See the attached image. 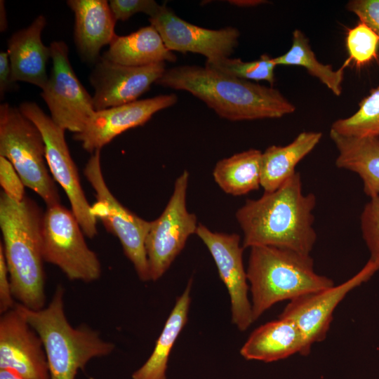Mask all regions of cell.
<instances>
[{
  "label": "cell",
  "instance_id": "9c48e42d",
  "mask_svg": "<svg viewBox=\"0 0 379 379\" xmlns=\"http://www.w3.org/2000/svg\"><path fill=\"white\" fill-rule=\"evenodd\" d=\"M18 108L40 131L45 143L49 171L55 181L59 183L67 194L71 211L84 234L90 239L93 238L98 233L97 218L81 185L77 166L65 140V130L56 124L34 102H23Z\"/></svg>",
  "mask_w": 379,
  "mask_h": 379
},
{
  "label": "cell",
  "instance_id": "74e56055",
  "mask_svg": "<svg viewBox=\"0 0 379 379\" xmlns=\"http://www.w3.org/2000/svg\"><path fill=\"white\" fill-rule=\"evenodd\" d=\"M0 379H29V378H24L10 370L0 369Z\"/></svg>",
  "mask_w": 379,
  "mask_h": 379
},
{
  "label": "cell",
  "instance_id": "277c9868",
  "mask_svg": "<svg viewBox=\"0 0 379 379\" xmlns=\"http://www.w3.org/2000/svg\"><path fill=\"white\" fill-rule=\"evenodd\" d=\"M64 288L58 285L47 307L39 310L20 303L15 307L40 336L46 352L51 379H75L93 358L105 357L114 345L88 326L73 327L64 309Z\"/></svg>",
  "mask_w": 379,
  "mask_h": 379
},
{
  "label": "cell",
  "instance_id": "52a82bcc",
  "mask_svg": "<svg viewBox=\"0 0 379 379\" xmlns=\"http://www.w3.org/2000/svg\"><path fill=\"white\" fill-rule=\"evenodd\" d=\"M44 260L59 267L72 281L92 282L101 275L97 255L86 244L72 211L60 204L47 206L42 220Z\"/></svg>",
  "mask_w": 379,
  "mask_h": 379
},
{
  "label": "cell",
  "instance_id": "4316f807",
  "mask_svg": "<svg viewBox=\"0 0 379 379\" xmlns=\"http://www.w3.org/2000/svg\"><path fill=\"white\" fill-rule=\"evenodd\" d=\"M330 131L347 137H379V86L359 102L355 113L335 120Z\"/></svg>",
  "mask_w": 379,
  "mask_h": 379
},
{
  "label": "cell",
  "instance_id": "ffe728a7",
  "mask_svg": "<svg viewBox=\"0 0 379 379\" xmlns=\"http://www.w3.org/2000/svg\"><path fill=\"white\" fill-rule=\"evenodd\" d=\"M307 355L302 333L296 324L279 317L254 330L240 350L247 360L272 362L293 354Z\"/></svg>",
  "mask_w": 379,
  "mask_h": 379
},
{
  "label": "cell",
  "instance_id": "8992f818",
  "mask_svg": "<svg viewBox=\"0 0 379 379\" xmlns=\"http://www.w3.org/2000/svg\"><path fill=\"white\" fill-rule=\"evenodd\" d=\"M0 156L14 166L25 186L47 206L60 204L55 180L46 166L43 136L36 125L15 107L0 105Z\"/></svg>",
  "mask_w": 379,
  "mask_h": 379
},
{
  "label": "cell",
  "instance_id": "30bf717a",
  "mask_svg": "<svg viewBox=\"0 0 379 379\" xmlns=\"http://www.w3.org/2000/svg\"><path fill=\"white\" fill-rule=\"evenodd\" d=\"M189 173L184 171L175 182L173 192L160 216L151 221L145 240L150 281H157L182 251L190 236L196 234L195 214L187 209Z\"/></svg>",
  "mask_w": 379,
  "mask_h": 379
},
{
  "label": "cell",
  "instance_id": "6da1fadb",
  "mask_svg": "<svg viewBox=\"0 0 379 379\" xmlns=\"http://www.w3.org/2000/svg\"><path fill=\"white\" fill-rule=\"evenodd\" d=\"M316 203L314 194L303 192L297 171L276 190L247 199L236 212L244 248L269 246L310 255L317 240Z\"/></svg>",
  "mask_w": 379,
  "mask_h": 379
},
{
  "label": "cell",
  "instance_id": "7402d4cb",
  "mask_svg": "<svg viewBox=\"0 0 379 379\" xmlns=\"http://www.w3.org/2000/svg\"><path fill=\"white\" fill-rule=\"evenodd\" d=\"M102 57L123 65L141 67L177 60L151 25L128 35H116Z\"/></svg>",
  "mask_w": 379,
  "mask_h": 379
},
{
  "label": "cell",
  "instance_id": "9a60e30c",
  "mask_svg": "<svg viewBox=\"0 0 379 379\" xmlns=\"http://www.w3.org/2000/svg\"><path fill=\"white\" fill-rule=\"evenodd\" d=\"M166 70L165 62L133 67L113 62L101 56L89 77L94 88L93 101L95 111L138 100Z\"/></svg>",
  "mask_w": 379,
  "mask_h": 379
},
{
  "label": "cell",
  "instance_id": "3957f363",
  "mask_svg": "<svg viewBox=\"0 0 379 379\" xmlns=\"http://www.w3.org/2000/svg\"><path fill=\"white\" fill-rule=\"evenodd\" d=\"M44 213L32 199L0 196V227L12 293L18 303L39 310L45 306L42 253Z\"/></svg>",
  "mask_w": 379,
  "mask_h": 379
},
{
  "label": "cell",
  "instance_id": "7a4b0ae2",
  "mask_svg": "<svg viewBox=\"0 0 379 379\" xmlns=\"http://www.w3.org/2000/svg\"><path fill=\"white\" fill-rule=\"evenodd\" d=\"M156 84L187 91L219 117L232 121L281 118L295 110L294 105L273 86L227 76L206 67L180 65L168 69Z\"/></svg>",
  "mask_w": 379,
  "mask_h": 379
},
{
  "label": "cell",
  "instance_id": "e0dca14e",
  "mask_svg": "<svg viewBox=\"0 0 379 379\" xmlns=\"http://www.w3.org/2000/svg\"><path fill=\"white\" fill-rule=\"evenodd\" d=\"M177 101L178 96L171 93L95 111L84 129L74 133L73 138L93 154L124 131L144 125L155 113Z\"/></svg>",
  "mask_w": 379,
  "mask_h": 379
},
{
  "label": "cell",
  "instance_id": "f546056e",
  "mask_svg": "<svg viewBox=\"0 0 379 379\" xmlns=\"http://www.w3.org/2000/svg\"><path fill=\"white\" fill-rule=\"evenodd\" d=\"M360 219L362 237L370 253L369 260L379 266V195L370 198Z\"/></svg>",
  "mask_w": 379,
  "mask_h": 379
},
{
  "label": "cell",
  "instance_id": "d6a6232c",
  "mask_svg": "<svg viewBox=\"0 0 379 379\" xmlns=\"http://www.w3.org/2000/svg\"><path fill=\"white\" fill-rule=\"evenodd\" d=\"M345 8L379 36V0H351Z\"/></svg>",
  "mask_w": 379,
  "mask_h": 379
},
{
  "label": "cell",
  "instance_id": "cb8c5ba5",
  "mask_svg": "<svg viewBox=\"0 0 379 379\" xmlns=\"http://www.w3.org/2000/svg\"><path fill=\"white\" fill-rule=\"evenodd\" d=\"M190 279L182 294L177 299L154 348L145 364L132 374V379H166L170 353L186 324L191 302Z\"/></svg>",
  "mask_w": 379,
  "mask_h": 379
},
{
  "label": "cell",
  "instance_id": "836d02e7",
  "mask_svg": "<svg viewBox=\"0 0 379 379\" xmlns=\"http://www.w3.org/2000/svg\"><path fill=\"white\" fill-rule=\"evenodd\" d=\"M12 293L8 267L1 243L0 244V312L1 314L15 305Z\"/></svg>",
  "mask_w": 379,
  "mask_h": 379
},
{
  "label": "cell",
  "instance_id": "2e32d148",
  "mask_svg": "<svg viewBox=\"0 0 379 379\" xmlns=\"http://www.w3.org/2000/svg\"><path fill=\"white\" fill-rule=\"evenodd\" d=\"M0 369L29 379H51L43 342L15 306L0 319Z\"/></svg>",
  "mask_w": 379,
  "mask_h": 379
},
{
  "label": "cell",
  "instance_id": "5bb4252c",
  "mask_svg": "<svg viewBox=\"0 0 379 379\" xmlns=\"http://www.w3.org/2000/svg\"><path fill=\"white\" fill-rule=\"evenodd\" d=\"M196 234L208 249L219 276L227 289L232 323L239 331H246L253 322V319L240 237L236 233L213 232L201 223L198 224Z\"/></svg>",
  "mask_w": 379,
  "mask_h": 379
},
{
  "label": "cell",
  "instance_id": "ac0fdd59",
  "mask_svg": "<svg viewBox=\"0 0 379 379\" xmlns=\"http://www.w3.org/2000/svg\"><path fill=\"white\" fill-rule=\"evenodd\" d=\"M46 24V18L39 15L28 27L16 31L8 39L7 53L14 82H27L41 90L46 85V64L51 59V53L50 46L41 40Z\"/></svg>",
  "mask_w": 379,
  "mask_h": 379
},
{
  "label": "cell",
  "instance_id": "8d00e7d4",
  "mask_svg": "<svg viewBox=\"0 0 379 379\" xmlns=\"http://www.w3.org/2000/svg\"><path fill=\"white\" fill-rule=\"evenodd\" d=\"M8 27L4 1H0V30L5 32Z\"/></svg>",
  "mask_w": 379,
  "mask_h": 379
},
{
  "label": "cell",
  "instance_id": "e575fe53",
  "mask_svg": "<svg viewBox=\"0 0 379 379\" xmlns=\"http://www.w3.org/2000/svg\"><path fill=\"white\" fill-rule=\"evenodd\" d=\"M17 85L12 78L11 62L7 51L0 52V96L1 99L6 92L13 90Z\"/></svg>",
  "mask_w": 379,
  "mask_h": 379
},
{
  "label": "cell",
  "instance_id": "f1b7e54d",
  "mask_svg": "<svg viewBox=\"0 0 379 379\" xmlns=\"http://www.w3.org/2000/svg\"><path fill=\"white\" fill-rule=\"evenodd\" d=\"M348 60L357 67L365 66L378 57L379 36L365 23L359 22L346 36Z\"/></svg>",
  "mask_w": 379,
  "mask_h": 379
},
{
  "label": "cell",
  "instance_id": "603a6c76",
  "mask_svg": "<svg viewBox=\"0 0 379 379\" xmlns=\"http://www.w3.org/2000/svg\"><path fill=\"white\" fill-rule=\"evenodd\" d=\"M321 132L303 131L286 146L272 145L262 153L260 186L265 192L279 188L295 173L297 164L319 144Z\"/></svg>",
  "mask_w": 379,
  "mask_h": 379
},
{
  "label": "cell",
  "instance_id": "4dcf8cb0",
  "mask_svg": "<svg viewBox=\"0 0 379 379\" xmlns=\"http://www.w3.org/2000/svg\"><path fill=\"white\" fill-rule=\"evenodd\" d=\"M109 7L115 20L125 21L138 13H145L151 16L158 8L154 0H110Z\"/></svg>",
  "mask_w": 379,
  "mask_h": 379
},
{
  "label": "cell",
  "instance_id": "484cf974",
  "mask_svg": "<svg viewBox=\"0 0 379 379\" xmlns=\"http://www.w3.org/2000/svg\"><path fill=\"white\" fill-rule=\"evenodd\" d=\"M276 65H295L305 68L307 72L325 85L335 95L342 94L345 67L350 63L347 60L337 70L331 65L320 62L312 51L309 39L303 32L295 29L292 33L290 49L281 55L273 58Z\"/></svg>",
  "mask_w": 379,
  "mask_h": 379
},
{
  "label": "cell",
  "instance_id": "8fae6325",
  "mask_svg": "<svg viewBox=\"0 0 379 379\" xmlns=\"http://www.w3.org/2000/svg\"><path fill=\"white\" fill-rule=\"evenodd\" d=\"M49 46L52 68L41 96L56 124L74 133H79L95 112L93 96L74 72L67 44L55 41Z\"/></svg>",
  "mask_w": 379,
  "mask_h": 379
},
{
  "label": "cell",
  "instance_id": "d6986e66",
  "mask_svg": "<svg viewBox=\"0 0 379 379\" xmlns=\"http://www.w3.org/2000/svg\"><path fill=\"white\" fill-rule=\"evenodd\" d=\"M74 15V41L81 58L97 62L101 48L116 36L115 20L109 1L69 0Z\"/></svg>",
  "mask_w": 379,
  "mask_h": 379
},
{
  "label": "cell",
  "instance_id": "5b68a950",
  "mask_svg": "<svg viewBox=\"0 0 379 379\" xmlns=\"http://www.w3.org/2000/svg\"><path fill=\"white\" fill-rule=\"evenodd\" d=\"M246 274L253 321L277 302L334 286L315 272L310 255L274 246L251 248Z\"/></svg>",
  "mask_w": 379,
  "mask_h": 379
},
{
  "label": "cell",
  "instance_id": "d590c367",
  "mask_svg": "<svg viewBox=\"0 0 379 379\" xmlns=\"http://www.w3.org/2000/svg\"><path fill=\"white\" fill-rule=\"evenodd\" d=\"M228 2L232 5H235L241 7H251L263 4H267V1L264 0H232L228 1Z\"/></svg>",
  "mask_w": 379,
  "mask_h": 379
},
{
  "label": "cell",
  "instance_id": "83f0119b",
  "mask_svg": "<svg viewBox=\"0 0 379 379\" xmlns=\"http://www.w3.org/2000/svg\"><path fill=\"white\" fill-rule=\"evenodd\" d=\"M276 64L267 54L259 59L244 62L240 58H223L206 60L205 67L220 74L248 81H266L271 86L275 82Z\"/></svg>",
  "mask_w": 379,
  "mask_h": 379
},
{
  "label": "cell",
  "instance_id": "1f68e13d",
  "mask_svg": "<svg viewBox=\"0 0 379 379\" xmlns=\"http://www.w3.org/2000/svg\"><path fill=\"white\" fill-rule=\"evenodd\" d=\"M0 184L3 192L10 198L21 201L25 197V185L13 164L0 156Z\"/></svg>",
  "mask_w": 379,
  "mask_h": 379
},
{
  "label": "cell",
  "instance_id": "44dd1931",
  "mask_svg": "<svg viewBox=\"0 0 379 379\" xmlns=\"http://www.w3.org/2000/svg\"><path fill=\"white\" fill-rule=\"evenodd\" d=\"M338 156L335 166L357 173L370 198L379 195V137H347L329 132Z\"/></svg>",
  "mask_w": 379,
  "mask_h": 379
},
{
  "label": "cell",
  "instance_id": "7c38bea8",
  "mask_svg": "<svg viewBox=\"0 0 379 379\" xmlns=\"http://www.w3.org/2000/svg\"><path fill=\"white\" fill-rule=\"evenodd\" d=\"M378 270V265L368 260L359 272L343 283L290 300L279 317L289 319L296 324L310 353L313 344L326 338L339 303Z\"/></svg>",
  "mask_w": 379,
  "mask_h": 379
},
{
  "label": "cell",
  "instance_id": "4fadbf2b",
  "mask_svg": "<svg viewBox=\"0 0 379 379\" xmlns=\"http://www.w3.org/2000/svg\"><path fill=\"white\" fill-rule=\"evenodd\" d=\"M148 20L171 51L198 53L213 60L230 57L239 43L237 28L210 29L191 24L166 4L159 5Z\"/></svg>",
  "mask_w": 379,
  "mask_h": 379
},
{
  "label": "cell",
  "instance_id": "d4e9b609",
  "mask_svg": "<svg viewBox=\"0 0 379 379\" xmlns=\"http://www.w3.org/2000/svg\"><path fill=\"white\" fill-rule=\"evenodd\" d=\"M262 152L249 149L217 162L213 176L222 191L244 195L260 186Z\"/></svg>",
  "mask_w": 379,
  "mask_h": 379
},
{
  "label": "cell",
  "instance_id": "ba28073f",
  "mask_svg": "<svg viewBox=\"0 0 379 379\" xmlns=\"http://www.w3.org/2000/svg\"><path fill=\"white\" fill-rule=\"evenodd\" d=\"M84 173L95 192L97 201L91 206L93 215L102 222L108 232L119 239L140 279L150 281L145 240L151 221L136 215L112 194L102 173L100 150L91 154Z\"/></svg>",
  "mask_w": 379,
  "mask_h": 379
}]
</instances>
